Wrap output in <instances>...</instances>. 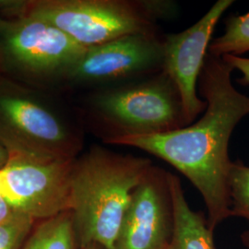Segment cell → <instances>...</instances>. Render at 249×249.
Returning a JSON list of instances; mask_svg holds the SVG:
<instances>
[{
  "label": "cell",
  "mask_w": 249,
  "mask_h": 249,
  "mask_svg": "<svg viewBox=\"0 0 249 249\" xmlns=\"http://www.w3.org/2000/svg\"><path fill=\"white\" fill-rule=\"evenodd\" d=\"M75 160L10 156L0 170V193L17 212L35 221L70 211Z\"/></svg>",
  "instance_id": "6"
},
{
  "label": "cell",
  "mask_w": 249,
  "mask_h": 249,
  "mask_svg": "<svg viewBox=\"0 0 249 249\" xmlns=\"http://www.w3.org/2000/svg\"><path fill=\"white\" fill-rule=\"evenodd\" d=\"M233 3V0H219L187 30L162 37V71L179 90L188 124L206 110V102L197 95L198 79L216 25Z\"/></svg>",
  "instance_id": "10"
},
{
  "label": "cell",
  "mask_w": 249,
  "mask_h": 249,
  "mask_svg": "<svg viewBox=\"0 0 249 249\" xmlns=\"http://www.w3.org/2000/svg\"><path fill=\"white\" fill-rule=\"evenodd\" d=\"M174 231L169 172L152 164L134 189L115 249H169Z\"/></svg>",
  "instance_id": "9"
},
{
  "label": "cell",
  "mask_w": 249,
  "mask_h": 249,
  "mask_svg": "<svg viewBox=\"0 0 249 249\" xmlns=\"http://www.w3.org/2000/svg\"><path fill=\"white\" fill-rule=\"evenodd\" d=\"M35 222L30 216L17 212L0 223V249H22Z\"/></svg>",
  "instance_id": "15"
},
{
  "label": "cell",
  "mask_w": 249,
  "mask_h": 249,
  "mask_svg": "<svg viewBox=\"0 0 249 249\" xmlns=\"http://www.w3.org/2000/svg\"><path fill=\"white\" fill-rule=\"evenodd\" d=\"M9 160V153L0 142V170L4 168Z\"/></svg>",
  "instance_id": "18"
},
{
  "label": "cell",
  "mask_w": 249,
  "mask_h": 249,
  "mask_svg": "<svg viewBox=\"0 0 249 249\" xmlns=\"http://www.w3.org/2000/svg\"><path fill=\"white\" fill-rule=\"evenodd\" d=\"M162 62V37L137 34L88 47L63 77L81 84L117 85L161 71Z\"/></svg>",
  "instance_id": "7"
},
{
  "label": "cell",
  "mask_w": 249,
  "mask_h": 249,
  "mask_svg": "<svg viewBox=\"0 0 249 249\" xmlns=\"http://www.w3.org/2000/svg\"><path fill=\"white\" fill-rule=\"evenodd\" d=\"M4 19L0 18V57L2 55V31H3Z\"/></svg>",
  "instance_id": "19"
},
{
  "label": "cell",
  "mask_w": 249,
  "mask_h": 249,
  "mask_svg": "<svg viewBox=\"0 0 249 249\" xmlns=\"http://www.w3.org/2000/svg\"><path fill=\"white\" fill-rule=\"evenodd\" d=\"M0 142L10 156L75 160L82 142L48 107L7 83H0Z\"/></svg>",
  "instance_id": "5"
},
{
  "label": "cell",
  "mask_w": 249,
  "mask_h": 249,
  "mask_svg": "<svg viewBox=\"0 0 249 249\" xmlns=\"http://www.w3.org/2000/svg\"><path fill=\"white\" fill-rule=\"evenodd\" d=\"M60 29L31 15L4 19L2 56L35 76H64L86 51Z\"/></svg>",
  "instance_id": "8"
},
{
  "label": "cell",
  "mask_w": 249,
  "mask_h": 249,
  "mask_svg": "<svg viewBox=\"0 0 249 249\" xmlns=\"http://www.w3.org/2000/svg\"><path fill=\"white\" fill-rule=\"evenodd\" d=\"M90 110L107 144L188 125L179 90L163 71L99 91L90 99Z\"/></svg>",
  "instance_id": "3"
},
{
  "label": "cell",
  "mask_w": 249,
  "mask_h": 249,
  "mask_svg": "<svg viewBox=\"0 0 249 249\" xmlns=\"http://www.w3.org/2000/svg\"><path fill=\"white\" fill-rule=\"evenodd\" d=\"M175 214V231L170 249H216L214 231L202 212L193 211L187 202L180 179L169 173Z\"/></svg>",
  "instance_id": "11"
},
{
  "label": "cell",
  "mask_w": 249,
  "mask_h": 249,
  "mask_svg": "<svg viewBox=\"0 0 249 249\" xmlns=\"http://www.w3.org/2000/svg\"><path fill=\"white\" fill-rule=\"evenodd\" d=\"M22 249H80L71 212L41 221L31 231Z\"/></svg>",
  "instance_id": "12"
},
{
  "label": "cell",
  "mask_w": 249,
  "mask_h": 249,
  "mask_svg": "<svg viewBox=\"0 0 249 249\" xmlns=\"http://www.w3.org/2000/svg\"><path fill=\"white\" fill-rule=\"evenodd\" d=\"M27 14L60 29L84 47L137 34H154L150 0L29 1Z\"/></svg>",
  "instance_id": "4"
},
{
  "label": "cell",
  "mask_w": 249,
  "mask_h": 249,
  "mask_svg": "<svg viewBox=\"0 0 249 249\" xmlns=\"http://www.w3.org/2000/svg\"><path fill=\"white\" fill-rule=\"evenodd\" d=\"M247 52H249V12L227 18L223 36L213 39L208 49V53L218 57Z\"/></svg>",
  "instance_id": "13"
},
{
  "label": "cell",
  "mask_w": 249,
  "mask_h": 249,
  "mask_svg": "<svg viewBox=\"0 0 249 249\" xmlns=\"http://www.w3.org/2000/svg\"><path fill=\"white\" fill-rule=\"evenodd\" d=\"M152 164L148 158L100 146L91 147L75 160L70 211L80 249L92 244L115 249L134 189Z\"/></svg>",
  "instance_id": "2"
},
{
  "label": "cell",
  "mask_w": 249,
  "mask_h": 249,
  "mask_svg": "<svg viewBox=\"0 0 249 249\" xmlns=\"http://www.w3.org/2000/svg\"><path fill=\"white\" fill-rule=\"evenodd\" d=\"M231 217H240L249 224V166L232 161L229 174ZM242 244L249 249V227L241 233Z\"/></svg>",
  "instance_id": "14"
},
{
  "label": "cell",
  "mask_w": 249,
  "mask_h": 249,
  "mask_svg": "<svg viewBox=\"0 0 249 249\" xmlns=\"http://www.w3.org/2000/svg\"></svg>",
  "instance_id": "21"
},
{
  "label": "cell",
  "mask_w": 249,
  "mask_h": 249,
  "mask_svg": "<svg viewBox=\"0 0 249 249\" xmlns=\"http://www.w3.org/2000/svg\"><path fill=\"white\" fill-rule=\"evenodd\" d=\"M232 71L222 57L208 53L197 83L207 104L199 120L167 133L108 143L146 151L186 177L202 196L207 222L213 231L231 217L229 143L235 126L249 115V96L235 89Z\"/></svg>",
  "instance_id": "1"
},
{
  "label": "cell",
  "mask_w": 249,
  "mask_h": 249,
  "mask_svg": "<svg viewBox=\"0 0 249 249\" xmlns=\"http://www.w3.org/2000/svg\"><path fill=\"white\" fill-rule=\"evenodd\" d=\"M16 213L17 211L6 199V197L0 193V223H4Z\"/></svg>",
  "instance_id": "17"
},
{
  "label": "cell",
  "mask_w": 249,
  "mask_h": 249,
  "mask_svg": "<svg viewBox=\"0 0 249 249\" xmlns=\"http://www.w3.org/2000/svg\"><path fill=\"white\" fill-rule=\"evenodd\" d=\"M106 249L105 248H103V247H101V246H99V245H96V244H92V245H89V246H87V247H85V248H83V249Z\"/></svg>",
  "instance_id": "20"
},
{
  "label": "cell",
  "mask_w": 249,
  "mask_h": 249,
  "mask_svg": "<svg viewBox=\"0 0 249 249\" xmlns=\"http://www.w3.org/2000/svg\"><path fill=\"white\" fill-rule=\"evenodd\" d=\"M223 60L227 64H229L231 68L238 71L241 72L242 77L238 82L244 85H249V58L244 57L241 55H234V54H226L222 56Z\"/></svg>",
  "instance_id": "16"
}]
</instances>
